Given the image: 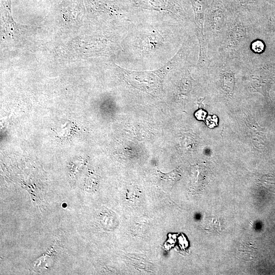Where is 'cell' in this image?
Wrapping results in <instances>:
<instances>
[{
  "instance_id": "1",
  "label": "cell",
  "mask_w": 275,
  "mask_h": 275,
  "mask_svg": "<svg viewBox=\"0 0 275 275\" xmlns=\"http://www.w3.org/2000/svg\"><path fill=\"white\" fill-rule=\"evenodd\" d=\"M187 47L182 45L178 51L160 68L151 71H136L119 67L124 80L130 86L146 92H158L162 89L166 74L183 60Z\"/></svg>"
},
{
  "instance_id": "2",
  "label": "cell",
  "mask_w": 275,
  "mask_h": 275,
  "mask_svg": "<svg viewBox=\"0 0 275 275\" xmlns=\"http://www.w3.org/2000/svg\"><path fill=\"white\" fill-rule=\"evenodd\" d=\"M191 3L195 14L196 32L199 44L198 64L203 65L205 64L206 56L204 21L207 0H191Z\"/></svg>"
},
{
  "instance_id": "3",
  "label": "cell",
  "mask_w": 275,
  "mask_h": 275,
  "mask_svg": "<svg viewBox=\"0 0 275 275\" xmlns=\"http://www.w3.org/2000/svg\"><path fill=\"white\" fill-rule=\"evenodd\" d=\"M162 35L157 31H153L144 35L140 41L141 49L146 52H150L158 49L163 43Z\"/></svg>"
},
{
  "instance_id": "4",
  "label": "cell",
  "mask_w": 275,
  "mask_h": 275,
  "mask_svg": "<svg viewBox=\"0 0 275 275\" xmlns=\"http://www.w3.org/2000/svg\"><path fill=\"white\" fill-rule=\"evenodd\" d=\"M141 7L157 11L172 12L173 8L164 0H136Z\"/></svg>"
},
{
  "instance_id": "5",
  "label": "cell",
  "mask_w": 275,
  "mask_h": 275,
  "mask_svg": "<svg viewBox=\"0 0 275 275\" xmlns=\"http://www.w3.org/2000/svg\"><path fill=\"white\" fill-rule=\"evenodd\" d=\"M245 36V29L241 24L234 26L230 35V42L232 45H236L243 39Z\"/></svg>"
},
{
  "instance_id": "6",
  "label": "cell",
  "mask_w": 275,
  "mask_h": 275,
  "mask_svg": "<svg viewBox=\"0 0 275 275\" xmlns=\"http://www.w3.org/2000/svg\"><path fill=\"white\" fill-rule=\"evenodd\" d=\"M212 22L215 29H219L224 20V11L221 7H214L211 13Z\"/></svg>"
},
{
  "instance_id": "7",
  "label": "cell",
  "mask_w": 275,
  "mask_h": 275,
  "mask_svg": "<svg viewBox=\"0 0 275 275\" xmlns=\"http://www.w3.org/2000/svg\"><path fill=\"white\" fill-rule=\"evenodd\" d=\"M222 82L223 88L228 92H232L234 89L235 79L230 72H225L222 74Z\"/></svg>"
},
{
  "instance_id": "8",
  "label": "cell",
  "mask_w": 275,
  "mask_h": 275,
  "mask_svg": "<svg viewBox=\"0 0 275 275\" xmlns=\"http://www.w3.org/2000/svg\"><path fill=\"white\" fill-rule=\"evenodd\" d=\"M160 177L164 179L169 180L170 181L174 183L177 181L180 177V174L178 170H174L168 174H163L160 172Z\"/></svg>"
},
{
  "instance_id": "9",
  "label": "cell",
  "mask_w": 275,
  "mask_h": 275,
  "mask_svg": "<svg viewBox=\"0 0 275 275\" xmlns=\"http://www.w3.org/2000/svg\"><path fill=\"white\" fill-rule=\"evenodd\" d=\"M263 43L259 40L254 42L252 45V49L257 53H260L264 49Z\"/></svg>"
},
{
  "instance_id": "10",
  "label": "cell",
  "mask_w": 275,
  "mask_h": 275,
  "mask_svg": "<svg viewBox=\"0 0 275 275\" xmlns=\"http://www.w3.org/2000/svg\"><path fill=\"white\" fill-rule=\"evenodd\" d=\"M237 3L241 6H246L252 4L254 0H234Z\"/></svg>"
}]
</instances>
